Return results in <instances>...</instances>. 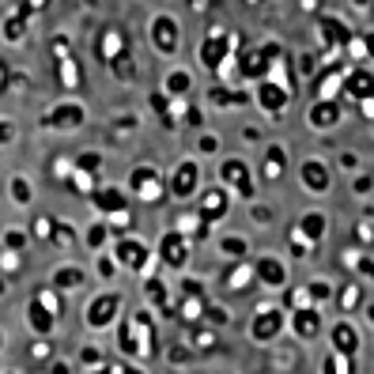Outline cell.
<instances>
[{
  "label": "cell",
  "mask_w": 374,
  "mask_h": 374,
  "mask_svg": "<svg viewBox=\"0 0 374 374\" xmlns=\"http://www.w3.org/2000/svg\"><path fill=\"white\" fill-rule=\"evenodd\" d=\"M16 137V129H12V121H0V140H12Z\"/></svg>",
  "instance_id": "41"
},
{
  "label": "cell",
  "mask_w": 374,
  "mask_h": 374,
  "mask_svg": "<svg viewBox=\"0 0 374 374\" xmlns=\"http://www.w3.org/2000/svg\"><path fill=\"white\" fill-rule=\"evenodd\" d=\"M223 215H227V193H223L220 185H212V189H208L204 197H200V212H197V220L208 227V223L223 220Z\"/></svg>",
  "instance_id": "4"
},
{
  "label": "cell",
  "mask_w": 374,
  "mask_h": 374,
  "mask_svg": "<svg viewBox=\"0 0 374 374\" xmlns=\"http://www.w3.org/2000/svg\"><path fill=\"white\" fill-rule=\"evenodd\" d=\"M144 295L152 299L155 306H167V288H163V280H159V276H155V280H148V283H144Z\"/></svg>",
  "instance_id": "17"
},
{
  "label": "cell",
  "mask_w": 374,
  "mask_h": 374,
  "mask_svg": "<svg viewBox=\"0 0 374 374\" xmlns=\"http://www.w3.org/2000/svg\"><path fill=\"white\" fill-rule=\"evenodd\" d=\"M276 329H280V314H261L257 321H253V336H257V340H268V336L276 333Z\"/></svg>",
  "instance_id": "12"
},
{
  "label": "cell",
  "mask_w": 374,
  "mask_h": 374,
  "mask_svg": "<svg viewBox=\"0 0 374 374\" xmlns=\"http://www.w3.org/2000/svg\"><path fill=\"white\" fill-rule=\"evenodd\" d=\"M76 167H80V174H99V167H102V155L84 152V155L76 159Z\"/></svg>",
  "instance_id": "19"
},
{
  "label": "cell",
  "mask_w": 374,
  "mask_h": 374,
  "mask_svg": "<svg viewBox=\"0 0 374 374\" xmlns=\"http://www.w3.org/2000/svg\"><path fill=\"white\" fill-rule=\"evenodd\" d=\"M223 250L238 257V253H246V242H242V238H223Z\"/></svg>",
  "instance_id": "32"
},
{
  "label": "cell",
  "mask_w": 374,
  "mask_h": 374,
  "mask_svg": "<svg viewBox=\"0 0 374 374\" xmlns=\"http://www.w3.org/2000/svg\"><path fill=\"white\" fill-rule=\"evenodd\" d=\"M27 355H31V359H46V355H49V340L31 344V348H27Z\"/></svg>",
  "instance_id": "31"
},
{
  "label": "cell",
  "mask_w": 374,
  "mask_h": 374,
  "mask_svg": "<svg viewBox=\"0 0 374 374\" xmlns=\"http://www.w3.org/2000/svg\"><path fill=\"white\" fill-rule=\"evenodd\" d=\"M12 197H16L19 204H31V185H27V178H12Z\"/></svg>",
  "instance_id": "21"
},
{
  "label": "cell",
  "mask_w": 374,
  "mask_h": 374,
  "mask_svg": "<svg viewBox=\"0 0 374 374\" xmlns=\"http://www.w3.org/2000/svg\"><path fill=\"white\" fill-rule=\"evenodd\" d=\"M212 344H215V336L208 333V329H200L197 333V348H212Z\"/></svg>",
  "instance_id": "36"
},
{
  "label": "cell",
  "mask_w": 374,
  "mask_h": 374,
  "mask_svg": "<svg viewBox=\"0 0 374 374\" xmlns=\"http://www.w3.org/2000/svg\"><path fill=\"white\" fill-rule=\"evenodd\" d=\"M200 291H204V288H200L197 280H182V295H189V299H200Z\"/></svg>",
  "instance_id": "33"
},
{
  "label": "cell",
  "mask_w": 374,
  "mask_h": 374,
  "mask_svg": "<svg viewBox=\"0 0 374 374\" xmlns=\"http://www.w3.org/2000/svg\"><path fill=\"white\" fill-rule=\"evenodd\" d=\"M303 227L310 231V235H321V215H310V220H303Z\"/></svg>",
  "instance_id": "38"
},
{
  "label": "cell",
  "mask_w": 374,
  "mask_h": 374,
  "mask_svg": "<svg viewBox=\"0 0 374 374\" xmlns=\"http://www.w3.org/2000/svg\"><path fill=\"white\" fill-rule=\"evenodd\" d=\"M167 91L170 95H185L189 91V76H185V72H174V76L167 80Z\"/></svg>",
  "instance_id": "23"
},
{
  "label": "cell",
  "mask_w": 374,
  "mask_h": 374,
  "mask_svg": "<svg viewBox=\"0 0 374 374\" xmlns=\"http://www.w3.org/2000/svg\"><path fill=\"white\" fill-rule=\"evenodd\" d=\"M223 182L227 185H235L238 193H242V197H253V182H250V170L242 167V163L238 159H227L223 163Z\"/></svg>",
  "instance_id": "8"
},
{
  "label": "cell",
  "mask_w": 374,
  "mask_h": 374,
  "mask_svg": "<svg viewBox=\"0 0 374 374\" xmlns=\"http://www.w3.org/2000/svg\"><path fill=\"white\" fill-rule=\"evenodd\" d=\"M80 283H84V272H80L76 265L57 268V272H54V288H80Z\"/></svg>",
  "instance_id": "14"
},
{
  "label": "cell",
  "mask_w": 374,
  "mask_h": 374,
  "mask_svg": "<svg viewBox=\"0 0 374 374\" xmlns=\"http://www.w3.org/2000/svg\"><path fill=\"white\" fill-rule=\"evenodd\" d=\"M34 235H38V238H49V235H54V220H49V215L34 220Z\"/></svg>",
  "instance_id": "27"
},
{
  "label": "cell",
  "mask_w": 374,
  "mask_h": 374,
  "mask_svg": "<svg viewBox=\"0 0 374 374\" xmlns=\"http://www.w3.org/2000/svg\"><path fill=\"white\" fill-rule=\"evenodd\" d=\"M76 193H91V178L87 174H76V185H72Z\"/></svg>",
  "instance_id": "37"
},
{
  "label": "cell",
  "mask_w": 374,
  "mask_h": 374,
  "mask_svg": "<svg viewBox=\"0 0 374 374\" xmlns=\"http://www.w3.org/2000/svg\"><path fill=\"white\" fill-rule=\"evenodd\" d=\"M257 272H261V280L265 283H283V265L280 261H261Z\"/></svg>",
  "instance_id": "16"
},
{
  "label": "cell",
  "mask_w": 374,
  "mask_h": 374,
  "mask_svg": "<svg viewBox=\"0 0 374 374\" xmlns=\"http://www.w3.org/2000/svg\"><path fill=\"white\" fill-rule=\"evenodd\" d=\"M117 306H121V299H117V295L91 299V303H87V325H95V329L110 325V321H114V314H117Z\"/></svg>",
  "instance_id": "5"
},
{
  "label": "cell",
  "mask_w": 374,
  "mask_h": 374,
  "mask_svg": "<svg viewBox=\"0 0 374 374\" xmlns=\"http://www.w3.org/2000/svg\"><path fill=\"white\" fill-rule=\"evenodd\" d=\"M197 178H200L197 163H178V170L170 174L167 189L174 193V197H193V189H197Z\"/></svg>",
  "instance_id": "6"
},
{
  "label": "cell",
  "mask_w": 374,
  "mask_h": 374,
  "mask_svg": "<svg viewBox=\"0 0 374 374\" xmlns=\"http://www.w3.org/2000/svg\"><path fill=\"white\" fill-rule=\"evenodd\" d=\"M34 303H38L42 310H49V314H54V318H57V314L65 310V306H61V295H57L54 288H42L38 295H34Z\"/></svg>",
  "instance_id": "15"
},
{
  "label": "cell",
  "mask_w": 374,
  "mask_h": 374,
  "mask_svg": "<svg viewBox=\"0 0 374 374\" xmlns=\"http://www.w3.org/2000/svg\"><path fill=\"white\" fill-rule=\"evenodd\" d=\"M80 121H84V110H80V106H57L54 114L46 117L49 129H76Z\"/></svg>",
  "instance_id": "9"
},
{
  "label": "cell",
  "mask_w": 374,
  "mask_h": 374,
  "mask_svg": "<svg viewBox=\"0 0 374 374\" xmlns=\"http://www.w3.org/2000/svg\"><path fill=\"white\" fill-rule=\"evenodd\" d=\"M117 348L125 351V355H140V340H137V333H132V325L129 321H121V325H117Z\"/></svg>",
  "instance_id": "11"
},
{
  "label": "cell",
  "mask_w": 374,
  "mask_h": 374,
  "mask_svg": "<svg viewBox=\"0 0 374 374\" xmlns=\"http://www.w3.org/2000/svg\"><path fill=\"white\" fill-rule=\"evenodd\" d=\"M80 359H84V363H99V348H84V351H80Z\"/></svg>",
  "instance_id": "39"
},
{
  "label": "cell",
  "mask_w": 374,
  "mask_h": 374,
  "mask_svg": "<svg viewBox=\"0 0 374 374\" xmlns=\"http://www.w3.org/2000/svg\"><path fill=\"white\" fill-rule=\"evenodd\" d=\"M220 54H223V42H208L204 46V61L215 69V61H220Z\"/></svg>",
  "instance_id": "28"
},
{
  "label": "cell",
  "mask_w": 374,
  "mask_h": 374,
  "mask_svg": "<svg viewBox=\"0 0 374 374\" xmlns=\"http://www.w3.org/2000/svg\"><path fill=\"white\" fill-rule=\"evenodd\" d=\"M4 250L8 253H23L27 250V235L23 231H4Z\"/></svg>",
  "instance_id": "20"
},
{
  "label": "cell",
  "mask_w": 374,
  "mask_h": 374,
  "mask_svg": "<svg viewBox=\"0 0 374 374\" xmlns=\"http://www.w3.org/2000/svg\"><path fill=\"white\" fill-rule=\"evenodd\" d=\"M114 257L121 261L125 268H132V272H140V268H148V257H152V250H148L140 238H117L114 246Z\"/></svg>",
  "instance_id": "2"
},
{
  "label": "cell",
  "mask_w": 374,
  "mask_h": 374,
  "mask_svg": "<svg viewBox=\"0 0 374 374\" xmlns=\"http://www.w3.org/2000/svg\"><path fill=\"white\" fill-rule=\"evenodd\" d=\"M46 374H72V366H65V363H49V371Z\"/></svg>",
  "instance_id": "42"
},
{
  "label": "cell",
  "mask_w": 374,
  "mask_h": 374,
  "mask_svg": "<svg viewBox=\"0 0 374 374\" xmlns=\"http://www.w3.org/2000/svg\"><path fill=\"white\" fill-rule=\"evenodd\" d=\"M152 38L159 42V49H174V23H170V19H155Z\"/></svg>",
  "instance_id": "13"
},
{
  "label": "cell",
  "mask_w": 374,
  "mask_h": 374,
  "mask_svg": "<svg viewBox=\"0 0 374 374\" xmlns=\"http://www.w3.org/2000/svg\"><path fill=\"white\" fill-rule=\"evenodd\" d=\"M314 329H318V318H314V314H299V333H314Z\"/></svg>",
  "instance_id": "29"
},
{
  "label": "cell",
  "mask_w": 374,
  "mask_h": 374,
  "mask_svg": "<svg viewBox=\"0 0 374 374\" xmlns=\"http://www.w3.org/2000/svg\"><path fill=\"white\" fill-rule=\"evenodd\" d=\"M99 276H114V261L110 257H99Z\"/></svg>",
  "instance_id": "40"
},
{
  "label": "cell",
  "mask_w": 374,
  "mask_h": 374,
  "mask_svg": "<svg viewBox=\"0 0 374 374\" xmlns=\"http://www.w3.org/2000/svg\"><path fill=\"white\" fill-rule=\"evenodd\" d=\"M91 374H114V371H110V366H95Z\"/></svg>",
  "instance_id": "44"
},
{
  "label": "cell",
  "mask_w": 374,
  "mask_h": 374,
  "mask_svg": "<svg viewBox=\"0 0 374 374\" xmlns=\"http://www.w3.org/2000/svg\"><path fill=\"white\" fill-rule=\"evenodd\" d=\"M129 223H132V215H129V212H117V215H110L106 231H117V235L125 238V231H129Z\"/></svg>",
  "instance_id": "24"
},
{
  "label": "cell",
  "mask_w": 374,
  "mask_h": 374,
  "mask_svg": "<svg viewBox=\"0 0 374 374\" xmlns=\"http://www.w3.org/2000/svg\"><path fill=\"white\" fill-rule=\"evenodd\" d=\"M303 178L310 182V189H325V170H321L318 163H306V167H303Z\"/></svg>",
  "instance_id": "18"
},
{
  "label": "cell",
  "mask_w": 374,
  "mask_h": 374,
  "mask_svg": "<svg viewBox=\"0 0 374 374\" xmlns=\"http://www.w3.org/2000/svg\"><path fill=\"white\" fill-rule=\"evenodd\" d=\"M159 257H163V265H170V268H185V261H189V238H185L182 231H170V235H163Z\"/></svg>",
  "instance_id": "1"
},
{
  "label": "cell",
  "mask_w": 374,
  "mask_h": 374,
  "mask_svg": "<svg viewBox=\"0 0 374 374\" xmlns=\"http://www.w3.org/2000/svg\"><path fill=\"white\" fill-rule=\"evenodd\" d=\"M0 344H4V336H0Z\"/></svg>",
  "instance_id": "45"
},
{
  "label": "cell",
  "mask_w": 374,
  "mask_h": 374,
  "mask_svg": "<svg viewBox=\"0 0 374 374\" xmlns=\"http://www.w3.org/2000/svg\"><path fill=\"white\" fill-rule=\"evenodd\" d=\"M336 344H340L344 351H351V344H355V336H351V329H344V325L336 329Z\"/></svg>",
  "instance_id": "30"
},
{
  "label": "cell",
  "mask_w": 374,
  "mask_h": 374,
  "mask_svg": "<svg viewBox=\"0 0 374 374\" xmlns=\"http://www.w3.org/2000/svg\"><path fill=\"white\" fill-rule=\"evenodd\" d=\"M49 238H54V242H72V238H76V231H72L69 223H54V235H49Z\"/></svg>",
  "instance_id": "25"
},
{
  "label": "cell",
  "mask_w": 374,
  "mask_h": 374,
  "mask_svg": "<svg viewBox=\"0 0 374 374\" xmlns=\"http://www.w3.org/2000/svg\"><path fill=\"white\" fill-rule=\"evenodd\" d=\"M27 321H31V329H34L38 336H46L49 329H54V321H57V318H54L49 310H42V306L31 299V306H27Z\"/></svg>",
  "instance_id": "10"
},
{
  "label": "cell",
  "mask_w": 374,
  "mask_h": 374,
  "mask_svg": "<svg viewBox=\"0 0 374 374\" xmlns=\"http://www.w3.org/2000/svg\"><path fill=\"white\" fill-rule=\"evenodd\" d=\"M110 238V231H106V223H95L91 231H87V246H91V250H99L102 242H106Z\"/></svg>",
  "instance_id": "22"
},
{
  "label": "cell",
  "mask_w": 374,
  "mask_h": 374,
  "mask_svg": "<svg viewBox=\"0 0 374 374\" xmlns=\"http://www.w3.org/2000/svg\"><path fill=\"white\" fill-rule=\"evenodd\" d=\"M280 170H283V152L272 148V152H268V174H280Z\"/></svg>",
  "instance_id": "26"
},
{
  "label": "cell",
  "mask_w": 374,
  "mask_h": 374,
  "mask_svg": "<svg viewBox=\"0 0 374 374\" xmlns=\"http://www.w3.org/2000/svg\"><path fill=\"white\" fill-rule=\"evenodd\" d=\"M91 200L99 212L106 215H117V212H129V204H125V193L114 189V185H102V189H91Z\"/></svg>",
  "instance_id": "7"
},
{
  "label": "cell",
  "mask_w": 374,
  "mask_h": 374,
  "mask_svg": "<svg viewBox=\"0 0 374 374\" xmlns=\"http://www.w3.org/2000/svg\"><path fill=\"white\" fill-rule=\"evenodd\" d=\"M261 95H265V106H280V102H283V95H280V91H272V87H265Z\"/></svg>",
  "instance_id": "34"
},
{
  "label": "cell",
  "mask_w": 374,
  "mask_h": 374,
  "mask_svg": "<svg viewBox=\"0 0 374 374\" xmlns=\"http://www.w3.org/2000/svg\"><path fill=\"white\" fill-rule=\"evenodd\" d=\"M242 276H250L246 268H235V272H227V288H242Z\"/></svg>",
  "instance_id": "35"
},
{
  "label": "cell",
  "mask_w": 374,
  "mask_h": 374,
  "mask_svg": "<svg viewBox=\"0 0 374 374\" xmlns=\"http://www.w3.org/2000/svg\"><path fill=\"white\" fill-rule=\"evenodd\" d=\"M129 185H132V193H137V197H144V200H159L163 197V178L155 174V170H148V167H137L129 174Z\"/></svg>",
  "instance_id": "3"
},
{
  "label": "cell",
  "mask_w": 374,
  "mask_h": 374,
  "mask_svg": "<svg viewBox=\"0 0 374 374\" xmlns=\"http://www.w3.org/2000/svg\"><path fill=\"white\" fill-rule=\"evenodd\" d=\"M117 374H144V371H140V366H121Z\"/></svg>",
  "instance_id": "43"
}]
</instances>
